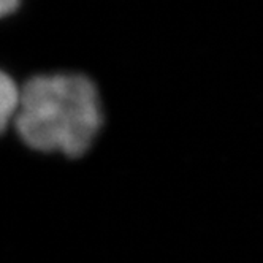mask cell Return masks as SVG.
Instances as JSON below:
<instances>
[{
    "instance_id": "2",
    "label": "cell",
    "mask_w": 263,
    "mask_h": 263,
    "mask_svg": "<svg viewBox=\"0 0 263 263\" xmlns=\"http://www.w3.org/2000/svg\"><path fill=\"white\" fill-rule=\"evenodd\" d=\"M23 100V87H17L14 80L7 73L0 80V125L2 130H7L8 124L17 116Z\"/></svg>"
},
{
    "instance_id": "1",
    "label": "cell",
    "mask_w": 263,
    "mask_h": 263,
    "mask_svg": "<svg viewBox=\"0 0 263 263\" xmlns=\"http://www.w3.org/2000/svg\"><path fill=\"white\" fill-rule=\"evenodd\" d=\"M14 127L35 151L83 156L102 127L99 90L84 74H36L23 87Z\"/></svg>"
},
{
    "instance_id": "3",
    "label": "cell",
    "mask_w": 263,
    "mask_h": 263,
    "mask_svg": "<svg viewBox=\"0 0 263 263\" xmlns=\"http://www.w3.org/2000/svg\"><path fill=\"white\" fill-rule=\"evenodd\" d=\"M20 5L21 0H0V10H2L4 16H8L10 13L16 11Z\"/></svg>"
}]
</instances>
